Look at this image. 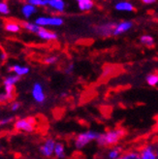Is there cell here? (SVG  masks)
<instances>
[{"label": "cell", "instance_id": "4fadbf2b", "mask_svg": "<svg viewBox=\"0 0 158 159\" xmlns=\"http://www.w3.org/2000/svg\"><path fill=\"white\" fill-rule=\"evenodd\" d=\"M78 6H79V9L82 12H86L92 9L94 6V2L92 0H79Z\"/></svg>", "mask_w": 158, "mask_h": 159}, {"label": "cell", "instance_id": "8992f818", "mask_svg": "<svg viewBox=\"0 0 158 159\" xmlns=\"http://www.w3.org/2000/svg\"><path fill=\"white\" fill-rule=\"evenodd\" d=\"M56 143L54 142L53 139H48L46 140L44 145L40 147V152L45 156V157H52V154L54 153V148Z\"/></svg>", "mask_w": 158, "mask_h": 159}, {"label": "cell", "instance_id": "d590c367", "mask_svg": "<svg viewBox=\"0 0 158 159\" xmlns=\"http://www.w3.org/2000/svg\"><path fill=\"white\" fill-rule=\"evenodd\" d=\"M0 154H1V149H0Z\"/></svg>", "mask_w": 158, "mask_h": 159}, {"label": "cell", "instance_id": "ac0fdd59", "mask_svg": "<svg viewBox=\"0 0 158 159\" xmlns=\"http://www.w3.org/2000/svg\"><path fill=\"white\" fill-rule=\"evenodd\" d=\"M54 155L56 156V158H60L63 159L65 158V149H64V146L61 143H56L55 144V148H54Z\"/></svg>", "mask_w": 158, "mask_h": 159}, {"label": "cell", "instance_id": "83f0119b", "mask_svg": "<svg viewBox=\"0 0 158 159\" xmlns=\"http://www.w3.org/2000/svg\"><path fill=\"white\" fill-rule=\"evenodd\" d=\"M7 59V54L5 53V52L1 49V47H0V64H2L4 63Z\"/></svg>", "mask_w": 158, "mask_h": 159}, {"label": "cell", "instance_id": "f1b7e54d", "mask_svg": "<svg viewBox=\"0 0 158 159\" xmlns=\"http://www.w3.org/2000/svg\"><path fill=\"white\" fill-rule=\"evenodd\" d=\"M14 120V117H7V118H4V119H1L0 120V125H5V124H8L10 123Z\"/></svg>", "mask_w": 158, "mask_h": 159}, {"label": "cell", "instance_id": "277c9868", "mask_svg": "<svg viewBox=\"0 0 158 159\" xmlns=\"http://www.w3.org/2000/svg\"><path fill=\"white\" fill-rule=\"evenodd\" d=\"M117 23L115 21H108L105 23H102L100 25L95 27V32L97 35L101 37H109L114 35V31L116 27Z\"/></svg>", "mask_w": 158, "mask_h": 159}, {"label": "cell", "instance_id": "52a82bcc", "mask_svg": "<svg viewBox=\"0 0 158 159\" xmlns=\"http://www.w3.org/2000/svg\"><path fill=\"white\" fill-rule=\"evenodd\" d=\"M32 95H33V98L36 102L38 103H43L46 99L45 96V93L43 90V86L41 84L36 83L33 85V89H32Z\"/></svg>", "mask_w": 158, "mask_h": 159}, {"label": "cell", "instance_id": "484cf974", "mask_svg": "<svg viewBox=\"0 0 158 159\" xmlns=\"http://www.w3.org/2000/svg\"><path fill=\"white\" fill-rule=\"evenodd\" d=\"M58 60V57H56V55H51V57H46L44 62L46 63V64H54V63H56Z\"/></svg>", "mask_w": 158, "mask_h": 159}, {"label": "cell", "instance_id": "d6986e66", "mask_svg": "<svg viewBox=\"0 0 158 159\" xmlns=\"http://www.w3.org/2000/svg\"><path fill=\"white\" fill-rule=\"evenodd\" d=\"M141 43L147 48H151L154 46V39L151 35H143L140 38Z\"/></svg>", "mask_w": 158, "mask_h": 159}, {"label": "cell", "instance_id": "9a60e30c", "mask_svg": "<svg viewBox=\"0 0 158 159\" xmlns=\"http://www.w3.org/2000/svg\"><path fill=\"white\" fill-rule=\"evenodd\" d=\"M9 71H12V72L16 73L17 76H23V75H26L29 73V68L27 67H21L20 65H13L12 67H9L8 69Z\"/></svg>", "mask_w": 158, "mask_h": 159}, {"label": "cell", "instance_id": "7402d4cb", "mask_svg": "<svg viewBox=\"0 0 158 159\" xmlns=\"http://www.w3.org/2000/svg\"><path fill=\"white\" fill-rule=\"evenodd\" d=\"M147 83L151 86H155L158 84V74H151L147 77Z\"/></svg>", "mask_w": 158, "mask_h": 159}, {"label": "cell", "instance_id": "ffe728a7", "mask_svg": "<svg viewBox=\"0 0 158 159\" xmlns=\"http://www.w3.org/2000/svg\"><path fill=\"white\" fill-rule=\"evenodd\" d=\"M20 80V76H17V75H14V76H9L4 79V86L6 85H14L16 83H18Z\"/></svg>", "mask_w": 158, "mask_h": 159}, {"label": "cell", "instance_id": "4316f807", "mask_svg": "<svg viewBox=\"0 0 158 159\" xmlns=\"http://www.w3.org/2000/svg\"><path fill=\"white\" fill-rule=\"evenodd\" d=\"M9 101H11V99L8 96L7 93H0V104H4V103H7Z\"/></svg>", "mask_w": 158, "mask_h": 159}, {"label": "cell", "instance_id": "30bf717a", "mask_svg": "<svg viewBox=\"0 0 158 159\" xmlns=\"http://www.w3.org/2000/svg\"><path fill=\"white\" fill-rule=\"evenodd\" d=\"M115 10L121 11V12H132L135 11V7L133 6L132 3L128 1H120L115 5Z\"/></svg>", "mask_w": 158, "mask_h": 159}, {"label": "cell", "instance_id": "cb8c5ba5", "mask_svg": "<svg viewBox=\"0 0 158 159\" xmlns=\"http://www.w3.org/2000/svg\"><path fill=\"white\" fill-rule=\"evenodd\" d=\"M5 93H7L8 96L10 97V99L13 100L14 95H15V86L14 85H6L5 86Z\"/></svg>", "mask_w": 158, "mask_h": 159}, {"label": "cell", "instance_id": "1f68e13d", "mask_svg": "<svg viewBox=\"0 0 158 159\" xmlns=\"http://www.w3.org/2000/svg\"><path fill=\"white\" fill-rule=\"evenodd\" d=\"M155 2H156L155 0H143V3L145 4H153Z\"/></svg>", "mask_w": 158, "mask_h": 159}, {"label": "cell", "instance_id": "44dd1931", "mask_svg": "<svg viewBox=\"0 0 158 159\" xmlns=\"http://www.w3.org/2000/svg\"><path fill=\"white\" fill-rule=\"evenodd\" d=\"M120 157L122 159H141L140 153L137 152H133V150H130V152H126L122 153V155Z\"/></svg>", "mask_w": 158, "mask_h": 159}, {"label": "cell", "instance_id": "d6a6232c", "mask_svg": "<svg viewBox=\"0 0 158 159\" xmlns=\"http://www.w3.org/2000/svg\"><path fill=\"white\" fill-rule=\"evenodd\" d=\"M155 131H158V117L156 119V123H155V128H154Z\"/></svg>", "mask_w": 158, "mask_h": 159}, {"label": "cell", "instance_id": "5b68a950", "mask_svg": "<svg viewBox=\"0 0 158 159\" xmlns=\"http://www.w3.org/2000/svg\"><path fill=\"white\" fill-rule=\"evenodd\" d=\"M62 18L60 17H40L36 19L35 25L39 26H46V25H52V26H60L63 25Z\"/></svg>", "mask_w": 158, "mask_h": 159}, {"label": "cell", "instance_id": "9c48e42d", "mask_svg": "<svg viewBox=\"0 0 158 159\" xmlns=\"http://www.w3.org/2000/svg\"><path fill=\"white\" fill-rule=\"evenodd\" d=\"M133 26V22L132 21H121L118 22L116 25V27L114 31V36H118L120 35L126 31H128L129 29H131Z\"/></svg>", "mask_w": 158, "mask_h": 159}, {"label": "cell", "instance_id": "603a6c76", "mask_svg": "<svg viewBox=\"0 0 158 159\" xmlns=\"http://www.w3.org/2000/svg\"><path fill=\"white\" fill-rule=\"evenodd\" d=\"M29 4L33 6H48L49 5V0H29Z\"/></svg>", "mask_w": 158, "mask_h": 159}, {"label": "cell", "instance_id": "836d02e7", "mask_svg": "<svg viewBox=\"0 0 158 159\" xmlns=\"http://www.w3.org/2000/svg\"><path fill=\"white\" fill-rule=\"evenodd\" d=\"M156 156H157V159H158V148H157V150H156Z\"/></svg>", "mask_w": 158, "mask_h": 159}, {"label": "cell", "instance_id": "e575fe53", "mask_svg": "<svg viewBox=\"0 0 158 159\" xmlns=\"http://www.w3.org/2000/svg\"><path fill=\"white\" fill-rule=\"evenodd\" d=\"M117 159H122V158H121V157H120V158H117Z\"/></svg>", "mask_w": 158, "mask_h": 159}, {"label": "cell", "instance_id": "8fae6325", "mask_svg": "<svg viewBox=\"0 0 158 159\" xmlns=\"http://www.w3.org/2000/svg\"><path fill=\"white\" fill-rule=\"evenodd\" d=\"M41 39L44 40H49V41H52V40H56L57 39V35L56 33L52 32V31H50L48 29H46L44 27H41L39 33L37 34Z\"/></svg>", "mask_w": 158, "mask_h": 159}, {"label": "cell", "instance_id": "5bb4252c", "mask_svg": "<svg viewBox=\"0 0 158 159\" xmlns=\"http://www.w3.org/2000/svg\"><path fill=\"white\" fill-rule=\"evenodd\" d=\"M21 12H22L23 16H25L26 19H28L33 14L37 13V8L35 6H33V5L29 4V3L28 4H25V5H23V7H22V9H21Z\"/></svg>", "mask_w": 158, "mask_h": 159}, {"label": "cell", "instance_id": "2e32d148", "mask_svg": "<svg viewBox=\"0 0 158 159\" xmlns=\"http://www.w3.org/2000/svg\"><path fill=\"white\" fill-rule=\"evenodd\" d=\"M20 27H21V25H20V23L13 21V20L8 21L5 23V29L7 31H9V32H13V33L19 32V31L20 30Z\"/></svg>", "mask_w": 158, "mask_h": 159}, {"label": "cell", "instance_id": "4dcf8cb0", "mask_svg": "<svg viewBox=\"0 0 158 159\" xmlns=\"http://www.w3.org/2000/svg\"><path fill=\"white\" fill-rule=\"evenodd\" d=\"M20 107V102H15V103H13L12 106H11V110L13 111V112H15V111L19 110Z\"/></svg>", "mask_w": 158, "mask_h": 159}, {"label": "cell", "instance_id": "3957f363", "mask_svg": "<svg viewBox=\"0 0 158 159\" xmlns=\"http://www.w3.org/2000/svg\"><path fill=\"white\" fill-rule=\"evenodd\" d=\"M35 125H36V119L34 117H25L16 121L14 127L16 130L32 132L35 128Z\"/></svg>", "mask_w": 158, "mask_h": 159}, {"label": "cell", "instance_id": "7a4b0ae2", "mask_svg": "<svg viewBox=\"0 0 158 159\" xmlns=\"http://www.w3.org/2000/svg\"><path fill=\"white\" fill-rule=\"evenodd\" d=\"M100 134L94 131H86L84 133H81L78 135L76 140H75V146L77 148H83L86 145H88L91 141H94L99 138Z\"/></svg>", "mask_w": 158, "mask_h": 159}, {"label": "cell", "instance_id": "ba28073f", "mask_svg": "<svg viewBox=\"0 0 158 159\" xmlns=\"http://www.w3.org/2000/svg\"><path fill=\"white\" fill-rule=\"evenodd\" d=\"M139 153L141 155V159H157L156 150L152 146L144 147Z\"/></svg>", "mask_w": 158, "mask_h": 159}, {"label": "cell", "instance_id": "7c38bea8", "mask_svg": "<svg viewBox=\"0 0 158 159\" xmlns=\"http://www.w3.org/2000/svg\"><path fill=\"white\" fill-rule=\"evenodd\" d=\"M49 6L59 13H62L65 9V3L62 0H49Z\"/></svg>", "mask_w": 158, "mask_h": 159}, {"label": "cell", "instance_id": "f546056e", "mask_svg": "<svg viewBox=\"0 0 158 159\" xmlns=\"http://www.w3.org/2000/svg\"><path fill=\"white\" fill-rule=\"evenodd\" d=\"M73 70H74V64H73V63H70V64L65 69V73L66 74H71L73 72Z\"/></svg>", "mask_w": 158, "mask_h": 159}, {"label": "cell", "instance_id": "d4e9b609", "mask_svg": "<svg viewBox=\"0 0 158 159\" xmlns=\"http://www.w3.org/2000/svg\"><path fill=\"white\" fill-rule=\"evenodd\" d=\"M9 13H10V9H9L8 4L5 2H0V14L7 15Z\"/></svg>", "mask_w": 158, "mask_h": 159}, {"label": "cell", "instance_id": "e0dca14e", "mask_svg": "<svg viewBox=\"0 0 158 159\" xmlns=\"http://www.w3.org/2000/svg\"><path fill=\"white\" fill-rule=\"evenodd\" d=\"M122 155V149L120 147H114L111 148L108 152V158L109 159H117Z\"/></svg>", "mask_w": 158, "mask_h": 159}, {"label": "cell", "instance_id": "6da1fadb", "mask_svg": "<svg viewBox=\"0 0 158 159\" xmlns=\"http://www.w3.org/2000/svg\"><path fill=\"white\" fill-rule=\"evenodd\" d=\"M126 134V131L123 128H115L113 130H109L106 133L100 134L97 139V144L102 148H109L115 146L118 142L122 139Z\"/></svg>", "mask_w": 158, "mask_h": 159}]
</instances>
